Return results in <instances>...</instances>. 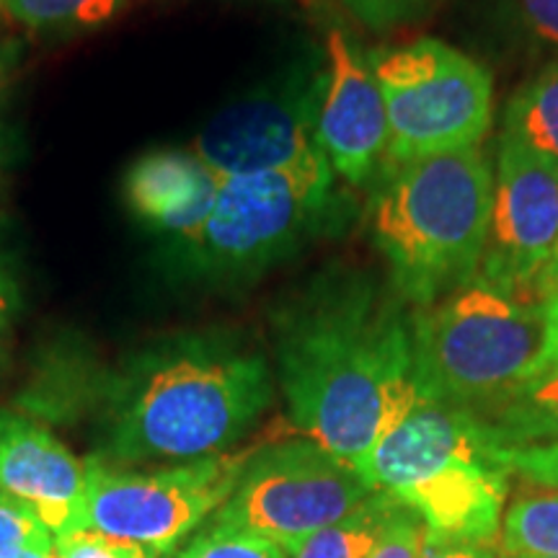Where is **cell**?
Masks as SVG:
<instances>
[{
  "label": "cell",
  "instance_id": "6da1fadb",
  "mask_svg": "<svg viewBox=\"0 0 558 558\" xmlns=\"http://www.w3.org/2000/svg\"><path fill=\"white\" fill-rule=\"evenodd\" d=\"M271 329L292 424L354 469L422 401L411 316L369 271H320Z\"/></svg>",
  "mask_w": 558,
  "mask_h": 558
},
{
  "label": "cell",
  "instance_id": "7a4b0ae2",
  "mask_svg": "<svg viewBox=\"0 0 558 558\" xmlns=\"http://www.w3.org/2000/svg\"><path fill=\"white\" fill-rule=\"evenodd\" d=\"M275 401L267 357L228 333H186L132 357L111 380L104 463L228 452Z\"/></svg>",
  "mask_w": 558,
  "mask_h": 558
},
{
  "label": "cell",
  "instance_id": "3957f363",
  "mask_svg": "<svg viewBox=\"0 0 558 558\" xmlns=\"http://www.w3.org/2000/svg\"><path fill=\"white\" fill-rule=\"evenodd\" d=\"M492 199L494 166L478 145L383 169L373 239L403 303L429 308L478 277Z\"/></svg>",
  "mask_w": 558,
  "mask_h": 558
},
{
  "label": "cell",
  "instance_id": "277c9868",
  "mask_svg": "<svg viewBox=\"0 0 558 558\" xmlns=\"http://www.w3.org/2000/svg\"><path fill=\"white\" fill-rule=\"evenodd\" d=\"M422 520L435 538L497 546L509 501L501 445L476 414L418 401L357 465Z\"/></svg>",
  "mask_w": 558,
  "mask_h": 558
},
{
  "label": "cell",
  "instance_id": "5b68a950",
  "mask_svg": "<svg viewBox=\"0 0 558 558\" xmlns=\"http://www.w3.org/2000/svg\"><path fill=\"white\" fill-rule=\"evenodd\" d=\"M422 401L481 414L541 369L546 308L473 279L411 313Z\"/></svg>",
  "mask_w": 558,
  "mask_h": 558
},
{
  "label": "cell",
  "instance_id": "8992f818",
  "mask_svg": "<svg viewBox=\"0 0 558 558\" xmlns=\"http://www.w3.org/2000/svg\"><path fill=\"white\" fill-rule=\"evenodd\" d=\"M331 163L311 156L279 171L220 179L213 213L179 262L205 282H251L339 220Z\"/></svg>",
  "mask_w": 558,
  "mask_h": 558
},
{
  "label": "cell",
  "instance_id": "52a82bcc",
  "mask_svg": "<svg viewBox=\"0 0 558 558\" xmlns=\"http://www.w3.org/2000/svg\"><path fill=\"white\" fill-rule=\"evenodd\" d=\"M388 114L383 169L439 153L476 148L494 120L488 70L439 39L378 50L367 58Z\"/></svg>",
  "mask_w": 558,
  "mask_h": 558
},
{
  "label": "cell",
  "instance_id": "ba28073f",
  "mask_svg": "<svg viewBox=\"0 0 558 558\" xmlns=\"http://www.w3.org/2000/svg\"><path fill=\"white\" fill-rule=\"evenodd\" d=\"M248 456L220 452L148 473L88 458L81 527L137 543L156 558L169 556L226 505Z\"/></svg>",
  "mask_w": 558,
  "mask_h": 558
},
{
  "label": "cell",
  "instance_id": "9c48e42d",
  "mask_svg": "<svg viewBox=\"0 0 558 558\" xmlns=\"http://www.w3.org/2000/svg\"><path fill=\"white\" fill-rule=\"evenodd\" d=\"M373 486L308 437L254 448L213 522L262 535L288 554L357 509Z\"/></svg>",
  "mask_w": 558,
  "mask_h": 558
},
{
  "label": "cell",
  "instance_id": "30bf717a",
  "mask_svg": "<svg viewBox=\"0 0 558 558\" xmlns=\"http://www.w3.org/2000/svg\"><path fill=\"white\" fill-rule=\"evenodd\" d=\"M324 86L326 68L292 70L220 109L202 128L192 153L218 179L279 171L324 156L318 143Z\"/></svg>",
  "mask_w": 558,
  "mask_h": 558
},
{
  "label": "cell",
  "instance_id": "8fae6325",
  "mask_svg": "<svg viewBox=\"0 0 558 558\" xmlns=\"http://www.w3.org/2000/svg\"><path fill=\"white\" fill-rule=\"evenodd\" d=\"M558 239V166L499 135L494 199L478 282L533 303Z\"/></svg>",
  "mask_w": 558,
  "mask_h": 558
},
{
  "label": "cell",
  "instance_id": "7c38bea8",
  "mask_svg": "<svg viewBox=\"0 0 558 558\" xmlns=\"http://www.w3.org/2000/svg\"><path fill=\"white\" fill-rule=\"evenodd\" d=\"M318 143L333 173L352 186H365L386 163V101L369 62L341 32H331L326 41Z\"/></svg>",
  "mask_w": 558,
  "mask_h": 558
},
{
  "label": "cell",
  "instance_id": "4fadbf2b",
  "mask_svg": "<svg viewBox=\"0 0 558 558\" xmlns=\"http://www.w3.org/2000/svg\"><path fill=\"white\" fill-rule=\"evenodd\" d=\"M86 463L29 416L0 411V492L29 501L54 538L81 527Z\"/></svg>",
  "mask_w": 558,
  "mask_h": 558
},
{
  "label": "cell",
  "instance_id": "5bb4252c",
  "mask_svg": "<svg viewBox=\"0 0 558 558\" xmlns=\"http://www.w3.org/2000/svg\"><path fill=\"white\" fill-rule=\"evenodd\" d=\"M220 179L194 153L156 150L124 173V205L148 228L181 243L192 239L213 213Z\"/></svg>",
  "mask_w": 558,
  "mask_h": 558
},
{
  "label": "cell",
  "instance_id": "9a60e30c",
  "mask_svg": "<svg viewBox=\"0 0 558 558\" xmlns=\"http://www.w3.org/2000/svg\"><path fill=\"white\" fill-rule=\"evenodd\" d=\"M476 416L501 448L558 442V367L541 369Z\"/></svg>",
  "mask_w": 558,
  "mask_h": 558
},
{
  "label": "cell",
  "instance_id": "2e32d148",
  "mask_svg": "<svg viewBox=\"0 0 558 558\" xmlns=\"http://www.w3.org/2000/svg\"><path fill=\"white\" fill-rule=\"evenodd\" d=\"M401 507V501L390 494L373 492L347 518L288 550V558H367Z\"/></svg>",
  "mask_w": 558,
  "mask_h": 558
},
{
  "label": "cell",
  "instance_id": "e0dca14e",
  "mask_svg": "<svg viewBox=\"0 0 558 558\" xmlns=\"http://www.w3.org/2000/svg\"><path fill=\"white\" fill-rule=\"evenodd\" d=\"M501 135L558 166V58L509 99Z\"/></svg>",
  "mask_w": 558,
  "mask_h": 558
},
{
  "label": "cell",
  "instance_id": "ac0fdd59",
  "mask_svg": "<svg viewBox=\"0 0 558 558\" xmlns=\"http://www.w3.org/2000/svg\"><path fill=\"white\" fill-rule=\"evenodd\" d=\"M499 541L505 556H558V488L527 481L507 501Z\"/></svg>",
  "mask_w": 558,
  "mask_h": 558
},
{
  "label": "cell",
  "instance_id": "d6986e66",
  "mask_svg": "<svg viewBox=\"0 0 558 558\" xmlns=\"http://www.w3.org/2000/svg\"><path fill=\"white\" fill-rule=\"evenodd\" d=\"M124 0H0V11L34 32L99 26L122 9Z\"/></svg>",
  "mask_w": 558,
  "mask_h": 558
},
{
  "label": "cell",
  "instance_id": "ffe728a7",
  "mask_svg": "<svg viewBox=\"0 0 558 558\" xmlns=\"http://www.w3.org/2000/svg\"><path fill=\"white\" fill-rule=\"evenodd\" d=\"M169 558H288V554L262 535L207 520L205 527Z\"/></svg>",
  "mask_w": 558,
  "mask_h": 558
},
{
  "label": "cell",
  "instance_id": "44dd1931",
  "mask_svg": "<svg viewBox=\"0 0 558 558\" xmlns=\"http://www.w3.org/2000/svg\"><path fill=\"white\" fill-rule=\"evenodd\" d=\"M21 554H54V535L29 501L0 492V558Z\"/></svg>",
  "mask_w": 558,
  "mask_h": 558
},
{
  "label": "cell",
  "instance_id": "7402d4cb",
  "mask_svg": "<svg viewBox=\"0 0 558 558\" xmlns=\"http://www.w3.org/2000/svg\"><path fill=\"white\" fill-rule=\"evenodd\" d=\"M54 550L60 558H156L137 543L111 538L88 527L54 538Z\"/></svg>",
  "mask_w": 558,
  "mask_h": 558
},
{
  "label": "cell",
  "instance_id": "603a6c76",
  "mask_svg": "<svg viewBox=\"0 0 558 558\" xmlns=\"http://www.w3.org/2000/svg\"><path fill=\"white\" fill-rule=\"evenodd\" d=\"M501 458H505L509 471L520 473L525 481L558 488V442L501 448Z\"/></svg>",
  "mask_w": 558,
  "mask_h": 558
},
{
  "label": "cell",
  "instance_id": "cb8c5ba5",
  "mask_svg": "<svg viewBox=\"0 0 558 558\" xmlns=\"http://www.w3.org/2000/svg\"><path fill=\"white\" fill-rule=\"evenodd\" d=\"M422 538H424L422 520H418L409 507H401L386 533H383L380 543L367 558H418Z\"/></svg>",
  "mask_w": 558,
  "mask_h": 558
},
{
  "label": "cell",
  "instance_id": "d4e9b609",
  "mask_svg": "<svg viewBox=\"0 0 558 558\" xmlns=\"http://www.w3.org/2000/svg\"><path fill=\"white\" fill-rule=\"evenodd\" d=\"M344 3L362 24L373 26V29H386V26L403 24V21L418 16L435 0H344Z\"/></svg>",
  "mask_w": 558,
  "mask_h": 558
},
{
  "label": "cell",
  "instance_id": "484cf974",
  "mask_svg": "<svg viewBox=\"0 0 558 558\" xmlns=\"http://www.w3.org/2000/svg\"><path fill=\"white\" fill-rule=\"evenodd\" d=\"M514 9L535 37L558 47V0H514Z\"/></svg>",
  "mask_w": 558,
  "mask_h": 558
},
{
  "label": "cell",
  "instance_id": "4316f807",
  "mask_svg": "<svg viewBox=\"0 0 558 558\" xmlns=\"http://www.w3.org/2000/svg\"><path fill=\"white\" fill-rule=\"evenodd\" d=\"M418 558H497V546H486V543L442 541L424 530Z\"/></svg>",
  "mask_w": 558,
  "mask_h": 558
},
{
  "label": "cell",
  "instance_id": "83f0119b",
  "mask_svg": "<svg viewBox=\"0 0 558 558\" xmlns=\"http://www.w3.org/2000/svg\"><path fill=\"white\" fill-rule=\"evenodd\" d=\"M543 308H546V344H543L541 369H550L558 367V292L543 303Z\"/></svg>",
  "mask_w": 558,
  "mask_h": 558
},
{
  "label": "cell",
  "instance_id": "f1b7e54d",
  "mask_svg": "<svg viewBox=\"0 0 558 558\" xmlns=\"http://www.w3.org/2000/svg\"><path fill=\"white\" fill-rule=\"evenodd\" d=\"M558 292V239H556V246L550 251V259L546 267H543L538 282H535L533 288V303H546L548 298H554Z\"/></svg>",
  "mask_w": 558,
  "mask_h": 558
},
{
  "label": "cell",
  "instance_id": "f546056e",
  "mask_svg": "<svg viewBox=\"0 0 558 558\" xmlns=\"http://www.w3.org/2000/svg\"><path fill=\"white\" fill-rule=\"evenodd\" d=\"M16 54H19V47L13 45V41L0 39V101H3L5 88H9L11 83L13 65H16Z\"/></svg>",
  "mask_w": 558,
  "mask_h": 558
},
{
  "label": "cell",
  "instance_id": "4dcf8cb0",
  "mask_svg": "<svg viewBox=\"0 0 558 558\" xmlns=\"http://www.w3.org/2000/svg\"><path fill=\"white\" fill-rule=\"evenodd\" d=\"M13 300H16V295H13L11 279L3 275V269H0V324H3L9 311L13 308Z\"/></svg>",
  "mask_w": 558,
  "mask_h": 558
},
{
  "label": "cell",
  "instance_id": "1f68e13d",
  "mask_svg": "<svg viewBox=\"0 0 558 558\" xmlns=\"http://www.w3.org/2000/svg\"><path fill=\"white\" fill-rule=\"evenodd\" d=\"M16 558H60V556H58V550H54V554H21Z\"/></svg>",
  "mask_w": 558,
  "mask_h": 558
},
{
  "label": "cell",
  "instance_id": "d6a6232c",
  "mask_svg": "<svg viewBox=\"0 0 558 558\" xmlns=\"http://www.w3.org/2000/svg\"><path fill=\"white\" fill-rule=\"evenodd\" d=\"M501 558H558V556H501Z\"/></svg>",
  "mask_w": 558,
  "mask_h": 558
},
{
  "label": "cell",
  "instance_id": "836d02e7",
  "mask_svg": "<svg viewBox=\"0 0 558 558\" xmlns=\"http://www.w3.org/2000/svg\"><path fill=\"white\" fill-rule=\"evenodd\" d=\"M0 326H3V324H0Z\"/></svg>",
  "mask_w": 558,
  "mask_h": 558
}]
</instances>
